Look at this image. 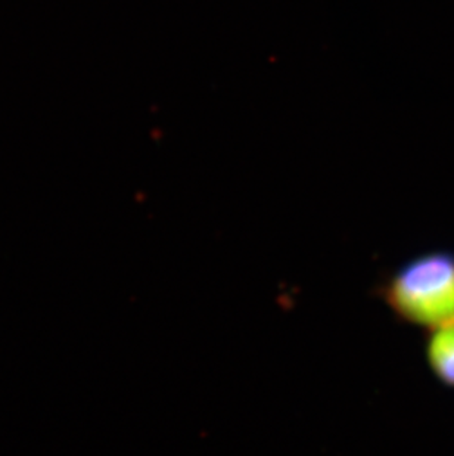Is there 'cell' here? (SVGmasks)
<instances>
[{
    "label": "cell",
    "mask_w": 454,
    "mask_h": 456,
    "mask_svg": "<svg viewBox=\"0 0 454 456\" xmlns=\"http://www.w3.org/2000/svg\"><path fill=\"white\" fill-rule=\"evenodd\" d=\"M384 305L400 322L429 332L454 322V251L409 258L382 280Z\"/></svg>",
    "instance_id": "1"
},
{
    "label": "cell",
    "mask_w": 454,
    "mask_h": 456,
    "mask_svg": "<svg viewBox=\"0 0 454 456\" xmlns=\"http://www.w3.org/2000/svg\"><path fill=\"white\" fill-rule=\"evenodd\" d=\"M424 354L438 383L454 390V322L426 332Z\"/></svg>",
    "instance_id": "2"
}]
</instances>
